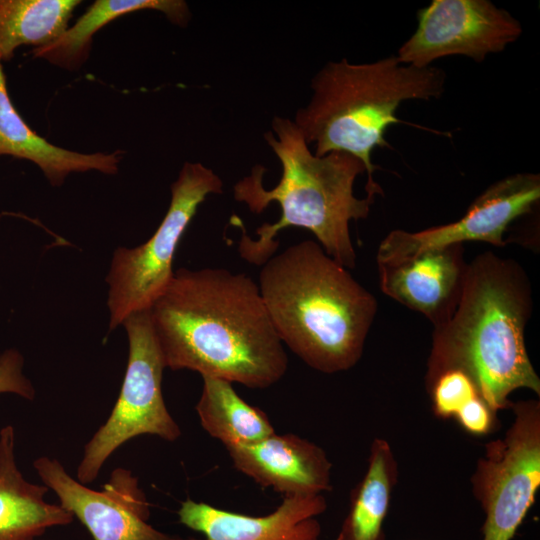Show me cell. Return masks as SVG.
<instances>
[{"instance_id": "obj_4", "label": "cell", "mask_w": 540, "mask_h": 540, "mask_svg": "<svg viewBox=\"0 0 540 540\" xmlns=\"http://www.w3.org/2000/svg\"><path fill=\"white\" fill-rule=\"evenodd\" d=\"M258 286L281 342L309 367L331 374L360 360L376 299L319 243L305 240L274 254Z\"/></svg>"}, {"instance_id": "obj_5", "label": "cell", "mask_w": 540, "mask_h": 540, "mask_svg": "<svg viewBox=\"0 0 540 540\" xmlns=\"http://www.w3.org/2000/svg\"><path fill=\"white\" fill-rule=\"evenodd\" d=\"M445 81L441 68L404 65L396 55L362 64L330 61L312 78L311 99L293 122L316 156L342 152L358 158L368 175L367 196L375 198L383 190L373 178L371 155L389 146L387 129L402 122L397 109L409 100L439 99Z\"/></svg>"}, {"instance_id": "obj_3", "label": "cell", "mask_w": 540, "mask_h": 540, "mask_svg": "<svg viewBox=\"0 0 540 540\" xmlns=\"http://www.w3.org/2000/svg\"><path fill=\"white\" fill-rule=\"evenodd\" d=\"M272 131L264 138L282 167L278 184L266 189L265 168L255 165L251 173L236 182L234 199L245 203L250 212L262 213L271 203L280 206L281 216L275 223H264L256 230L257 239L245 233L238 245L240 256L262 266L278 249L276 235L288 227H299L313 233L318 243L336 262L352 269L356 253L351 241L349 222L365 219L374 203L373 197L359 199L354 195L358 175L366 172L356 157L342 152L316 156L293 120L275 116Z\"/></svg>"}, {"instance_id": "obj_11", "label": "cell", "mask_w": 540, "mask_h": 540, "mask_svg": "<svg viewBox=\"0 0 540 540\" xmlns=\"http://www.w3.org/2000/svg\"><path fill=\"white\" fill-rule=\"evenodd\" d=\"M33 467L44 485L57 495L59 505L76 517L94 540H182L147 523L149 503L130 470L115 469L101 491L93 490L67 473L55 458L41 456Z\"/></svg>"}, {"instance_id": "obj_18", "label": "cell", "mask_w": 540, "mask_h": 540, "mask_svg": "<svg viewBox=\"0 0 540 540\" xmlns=\"http://www.w3.org/2000/svg\"><path fill=\"white\" fill-rule=\"evenodd\" d=\"M398 467L389 443L375 438L367 471L352 490L348 514L336 540H385V520Z\"/></svg>"}, {"instance_id": "obj_15", "label": "cell", "mask_w": 540, "mask_h": 540, "mask_svg": "<svg viewBox=\"0 0 540 540\" xmlns=\"http://www.w3.org/2000/svg\"><path fill=\"white\" fill-rule=\"evenodd\" d=\"M49 488L27 481L15 460V430H0V540H36L48 528L70 524L74 516L45 501Z\"/></svg>"}, {"instance_id": "obj_1", "label": "cell", "mask_w": 540, "mask_h": 540, "mask_svg": "<svg viewBox=\"0 0 540 540\" xmlns=\"http://www.w3.org/2000/svg\"><path fill=\"white\" fill-rule=\"evenodd\" d=\"M166 368L252 389L287 372L288 357L258 283L224 268H180L150 308Z\"/></svg>"}, {"instance_id": "obj_8", "label": "cell", "mask_w": 540, "mask_h": 540, "mask_svg": "<svg viewBox=\"0 0 540 540\" xmlns=\"http://www.w3.org/2000/svg\"><path fill=\"white\" fill-rule=\"evenodd\" d=\"M515 419L503 438L491 441L471 478L486 514L484 540H511L540 487V403H511Z\"/></svg>"}, {"instance_id": "obj_9", "label": "cell", "mask_w": 540, "mask_h": 540, "mask_svg": "<svg viewBox=\"0 0 540 540\" xmlns=\"http://www.w3.org/2000/svg\"><path fill=\"white\" fill-rule=\"evenodd\" d=\"M522 31L519 20L489 0H433L418 10L417 28L396 56L418 68L453 55L481 63L503 52Z\"/></svg>"}, {"instance_id": "obj_17", "label": "cell", "mask_w": 540, "mask_h": 540, "mask_svg": "<svg viewBox=\"0 0 540 540\" xmlns=\"http://www.w3.org/2000/svg\"><path fill=\"white\" fill-rule=\"evenodd\" d=\"M157 10L172 23L184 27L190 20V10L182 0H97L88 7L76 23L52 42L34 48L35 57L68 70L80 68L91 49L92 37L113 20L135 11Z\"/></svg>"}, {"instance_id": "obj_21", "label": "cell", "mask_w": 540, "mask_h": 540, "mask_svg": "<svg viewBox=\"0 0 540 540\" xmlns=\"http://www.w3.org/2000/svg\"><path fill=\"white\" fill-rule=\"evenodd\" d=\"M426 386L434 414L443 419L455 417L465 404L479 396L469 376L457 369L438 374Z\"/></svg>"}, {"instance_id": "obj_12", "label": "cell", "mask_w": 540, "mask_h": 540, "mask_svg": "<svg viewBox=\"0 0 540 540\" xmlns=\"http://www.w3.org/2000/svg\"><path fill=\"white\" fill-rule=\"evenodd\" d=\"M463 244L422 251L378 265L381 290L425 315L434 327L445 323L459 302L468 264Z\"/></svg>"}, {"instance_id": "obj_20", "label": "cell", "mask_w": 540, "mask_h": 540, "mask_svg": "<svg viewBox=\"0 0 540 540\" xmlns=\"http://www.w3.org/2000/svg\"><path fill=\"white\" fill-rule=\"evenodd\" d=\"M79 0H0V62L24 45L35 48L58 38Z\"/></svg>"}, {"instance_id": "obj_13", "label": "cell", "mask_w": 540, "mask_h": 540, "mask_svg": "<svg viewBox=\"0 0 540 540\" xmlns=\"http://www.w3.org/2000/svg\"><path fill=\"white\" fill-rule=\"evenodd\" d=\"M326 508L322 494L286 496L272 513L255 517L187 498L177 514L180 523L205 535L182 540H318L321 526L316 516Z\"/></svg>"}, {"instance_id": "obj_14", "label": "cell", "mask_w": 540, "mask_h": 540, "mask_svg": "<svg viewBox=\"0 0 540 540\" xmlns=\"http://www.w3.org/2000/svg\"><path fill=\"white\" fill-rule=\"evenodd\" d=\"M226 449L238 471L283 497L322 494L332 488V464L324 450L295 434L274 433L257 443Z\"/></svg>"}, {"instance_id": "obj_16", "label": "cell", "mask_w": 540, "mask_h": 540, "mask_svg": "<svg viewBox=\"0 0 540 540\" xmlns=\"http://www.w3.org/2000/svg\"><path fill=\"white\" fill-rule=\"evenodd\" d=\"M0 156H12L36 164L51 185L60 186L71 173L96 170L116 174L121 156L117 153L83 154L49 143L23 120L7 90L0 62Z\"/></svg>"}, {"instance_id": "obj_2", "label": "cell", "mask_w": 540, "mask_h": 540, "mask_svg": "<svg viewBox=\"0 0 540 540\" xmlns=\"http://www.w3.org/2000/svg\"><path fill=\"white\" fill-rule=\"evenodd\" d=\"M531 301L519 264L492 252L478 255L467 266L454 313L434 328L426 384L446 370H460L495 414L511 406L508 397L516 389L540 395L524 340Z\"/></svg>"}, {"instance_id": "obj_19", "label": "cell", "mask_w": 540, "mask_h": 540, "mask_svg": "<svg viewBox=\"0 0 540 540\" xmlns=\"http://www.w3.org/2000/svg\"><path fill=\"white\" fill-rule=\"evenodd\" d=\"M202 379L195 409L203 429L225 448L254 444L275 433L267 414L245 402L231 382L208 376Z\"/></svg>"}, {"instance_id": "obj_22", "label": "cell", "mask_w": 540, "mask_h": 540, "mask_svg": "<svg viewBox=\"0 0 540 540\" xmlns=\"http://www.w3.org/2000/svg\"><path fill=\"white\" fill-rule=\"evenodd\" d=\"M24 358L13 348L0 353V393H13L24 399L33 400L35 389L23 374Z\"/></svg>"}, {"instance_id": "obj_7", "label": "cell", "mask_w": 540, "mask_h": 540, "mask_svg": "<svg viewBox=\"0 0 540 540\" xmlns=\"http://www.w3.org/2000/svg\"><path fill=\"white\" fill-rule=\"evenodd\" d=\"M129 341L126 373L119 397L107 421L84 446L77 480L86 485L122 444L143 434L173 442L181 429L169 413L162 395L166 368L152 327L150 309L128 316L122 324Z\"/></svg>"}, {"instance_id": "obj_6", "label": "cell", "mask_w": 540, "mask_h": 540, "mask_svg": "<svg viewBox=\"0 0 540 540\" xmlns=\"http://www.w3.org/2000/svg\"><path fill=\"white\" fill-rule=\"evenodd\" d=\"M223 192L222 179L200 162H186L171 185L169 208L143 244L115 250L106 278L109 328L131 314L149 310L171 281L177 246L198 207L210 194Z\"/></svg>"}, {"instance_id": "obj_10", "label": "cell", "mask_w": 540, "mask_h": 540, "mask_svg": "<svg viewBox=\"0 0 540 540\" xmlns=\"http://www.w3.org/2000/svg\"><path fill=\"white\" fill-rule=\"evenodd\" d=\"M540 199V175L515 173L490 185L459 220L419 232L391 231L380 243L377 264L392 263L422 251L466 241L505 246L504 232L517 218L530 213Z\"/></svg>"}, {"instance_id": "obj_23", "label": "cell", "mask_w": 540, "mask_h": 540, "mask_svg": "<svg viewBox=\"0 0 540 540\" xmlns=\"http://www.w3.org/2000/svg\"><path fill=\"white\" fill-rule=\"evenodd\" d=\"M495 415L483 399L476 396L465 404L454 418L466 432L485 435L493 428Z\"/></svg>"}]
</instances>
